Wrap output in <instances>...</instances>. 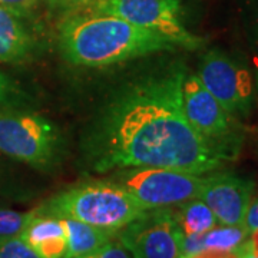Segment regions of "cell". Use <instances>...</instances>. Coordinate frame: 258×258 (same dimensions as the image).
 Listing matches in <instances>:
<instances>
[{
    "label": "cell",
    "instance_id": "obj_1",
    "mask_svg": "<svg viewBox=\"0 0 258 258\" xmlns=\"http://www.w3.org/2000/svg\"><path fill=\"white\" fill-rule=\"evenodd\" d=\"M185 75L182 64L172 63L123 85L112 96L85 142L95 172L158 166L207 175L227 164L185 116Z\"/></svg>",
    "mask_w": 258,
    "mask_h": 258
},
{
    "label": "cell",
    "instance_id": "obj_2",
    "mask_svg": "<svg viewBox=\"0 0 258 258\" xmlns=\"http://www.w3.org/2000/svg\"><path fill=\"white\" fill-rule=\"evenodd\" d=\"M175 47L165 37L123 19L92 12L66 19L59 30L60 53L78 66H111Z\"/></svg>",
    "mask_w": 258,
    "mask_h": 258
},
{
    "label": "cell",
    "instance_id": "obj_3",
    "mask_svg": "<svg viewBox=\"0 0 258 258\" xmlns=\"http://www.w3.org/2000/svg\"><path fill=\"white\" fill-rule=\"evenodd\" d=\"M145 211L120 185L111 179L68 188L35 210L40 215L71 218L116 232Z\"/></svg>",
    "mask_w": 258,
    "mask_h": 258
},
{
    "label": "cell",
    "instance_id": "obj_4",
    "mask_svg": "<svg viewBox=\"0 0 258 258\" xmlns=\"http://www.w3.org/2000/svg\"><path fill=\"white\" fill-rule=\"evenodd\" d=\"M182 105L185 116L198 135L210 144L227 162L235 161L240 155L245 128L212 96L198 78L185 75L182 82Z\"/></svg>",
    "mask_w": 258,
    "mask_h": 258
},
{
    "label": "cell",
    "instance_id": "obj_5",
    "mask_svg": "<svg viewBox=\"0 0 258 258\" xmlns=\"http://www.w3.org/2000/svg\"><path fill=\"white\" fill-rule=\"evenodd\" d=\"M111 181L120 185L144 210L174 208L200 198L205 176L184 171L141 166L118 169Z\"/></svg>",
    "mask_w": 258,
    "mask_h": 258
},
{
    "label": "cell",
    "instance_id": "obj_6",
    "mask_svg": "<svg viewBox=\"0 0 258 258\" xmlns=\"http://www.w3.org/2000/svg\"><path fill=\"white\" fill-rule=\"evenodd\" d=\"M89 10L123 19L165 37L176 47L197 50L204 45L203 37L185 26L179 0H95Z\"/></svg>",
    "mask_w": 258,
    "mask_h": 258
},
{
    "label": "cell",
    "instance_id": "obj_7",
    "mask_svg": "<svg viewBox=\"0 0 258 258\" xmlns=\"http://www.w3.org/2000/svg\"><path fill=\"white\" fill-rule=\"evenodd\" d=\"M0 152L35 168H49L59 157L60 135L50 120L32 113H0Z\"/></svg>",
    "mask_w": 258,
    "mask_h": 258
},
{
    "label": "cell",
    "instance_id": "obj_8",
    "mask_svg": "<svg viewBox=\"0 0 258 258\" xmlns=\"http://www.w3.org/2000/svg\"><path fill=\"white\" fill-rule=\"evenodd\" d=\"M198 78L234 118L248 119L254 106V82L248 69L222 50L211 49L201 57Z\"/></svg>",
    "mask_w": 258,
    "mask_h": 258
},
{
    "label": "cell",
    "instance_id": "obj_9",
    "mask_svg": "<svg viewBox=\"0 0 258 258\" xmlns=\"http://www.w3.org/2000/svg\"><path fill=\"white\" fill-rule=\"evenodd\" d=\"M132 258H181L184 234L172 208L148 210L116 232Z\"/></svg>",
    "mask_w": 258,
    "mask_h": 258
},
{
    "label": "cell",
    "instance_id": "obj_10",
    "mask_svg": "<svg viewBox=\"0 0 258 258\" xmlns=\"http://www.w3.org/2000/svg\"><path fill=\"white\" fill-rule=\"evenodd\" d=\"M255 184L248 178L220 172L205 176L200 198L214 212L221 225H244L245 212Z\"/></svg>",
    "mask_w": 258,
    "mask_h": 258
},
{
    "label": "cell",
    "instance_id": "obj_11",
    "mask_svg": "<svg viewBox=\"0 0 258 258\" xmlns=\"http://www.w3.org/2000/svg\"><path fill=\"white\" fill-rule=\"evenodd\" d=\"M40 258H63L68 237L63 220L40 215L33 211L32 218L19 235Z\"/></svg>",
    "mask_w": 258,
    "mask_h": 258
},
{
    "label": "cell",
    "instance_id": "obj_12",
    "mask_svg": "<svg viewBox=\"0 0 258 258\" xmlns=\"http://www.w3.org/2000/svg\"><path fill=\"white\" fill-rule=\"evenodd\" d=\"M62 220L68 237V247L63 258L82 257L116 238V231L98 228L71 218H62Z\"/></svg>",
    "mask_w": 258,
    "mask_h": 258
},
{
    "label": "cell",
    "instance_id": "obj_13",
    "mask_svg": "<svg viewBox=\"0 0 258 258\" xmlns=\"http://www.w3.org/2000/svg\"><path fill=\"white\" fill-rule=\"evenodd\" d=\"M30 50V37L15 12L0 6V60L16 62Z\"/></svg>",
    "mask_w": 258,
    "mask_h": 258
},
{
    "label": "cell",
    "instance_id": "obj_14",
    "mask_svg": "<svg viewBox=\"0 0 258 258\" xmlns=\"http://www.w3.org/2000/svg\"><path fill=\"white\" fill-rule=\"evenodd\" d=\"M184 235H200L218 225L211 208L201 198H194L172 208Z\"/></svg>",
    "mask_w": 258,
    "mask_h": 258
},
{
    "label": "cell",
    "instance_id": "obj_15",
    "mask_svg": "<svg viewBox=\"0 0 258 258\" xmlns=\"http://www.w3.org/2000/svg\"><path fill=\"white\" fill-rule=\"evenodd\" d=\"M249 231L245 225H215L210 231L201 234V247L215 251H235L247 240Z\"/></svg>",
    "mask_w": 258,
    "mask_h": 258
},
{
    "label": "cell",
    "instance_id": "obj_16",
    "mask_svg": "<svg viewBox=\"0 0 258 258\" xmlns=\"http://www.w3.org/2000/svg\"><path fill=\"white\" fill-rule=\"evenodd\" d=\"M238 13L249 46L258 53V0H238Z\"/></svg>",
    "mask_w": 258,
    "mask_h": 258
},
{
    "label": "cell",
    "instance_id": "obj_17",
    "mask_svg": "<svg viewBox=\"0 0 258 258\" xmlns=\"http://www.w3.org/2000/svg\"><path fill=\"white\" fill-rule=\"evenodd\" d=\"M33 211L18 212L0 208V238L18 237L32 218Z\"/></svg>",
    "mask_w": 258,
    "mask_h": 258
},
{
    "label": "cell",
    "instance_id": "obj_18",
    "mask_svg": "<svg viewBox=\"0 0 258 258\" xmlns=\"http://www.w3.org/2000/svg\"><path fill=\"white\" fill-rule=\"evenodd\" d=\"M0 258H40L20 237L0 238Z\"/></svg>",
    "mask_w": 258,
    "mask_h": 258
},
{
    "label": "cell",
    "instance_id": "obj_19",
    "mask_svg": "<svg viewBox=\"0 0 258 258\" xmlns=\"http://www.w3.org/2000/svg\"><path fill=\"white\" fill-rule=\"evenodd\" d=\"M76 258H132V255L129 254L128 249L122 245V242L118 238H113L96 251Z\"/></svg>",
    "mask_w": 258,
    "mask_h": 258
},
{
    "label": "cell",
    "instance_id": "obj_20",
    "mask_svg": "<svg viewBox=\"0 0 258 258\" xmlns=\"http://www.w3.org/2000/svg\"><path fill=\"white\" fill-rule=\"evenodd\" d=\"M245 228L251 231L258 230V195H252L251 201H249L248 208L245 212V220H244Z\"/></svg>",
    "mask_w": 258,
    "mask_h": 258
},
{
    "label": "cell",
    "instance_id": "obj_21",
    "mask_svg": "<svg viewBox=\"0 0 258 258\" xmlns=\"http://www.w3.org/2000/svg\"><path fill=\"white\" fill-rule=\"evenodd\" d=\"M37 3H39V0H0V6L12 10L15 13L32 9Z\"/></svg>",
    "mask_w": 258,
    "mask_h": 258
},
{
    "label": "cell",
    "instance_id": "obj_22",
    "mask_svg": "<svg viewBox=\"0 0 258 258\" xmlns=\"http://www.w3.org/2000/svg\"><path fill=\"white\" fill-rule=\"evenodd\" d=\"M237 252H248L252 255H258V230L251 231L247 237V240L244 241V244L240 248L235 249Z\"/></svg>",
    "mask_w": 258,
    "mask_h": 258
},
{
    "label": "cell",
    "instance_id": "obj_23",
    "mask_svg": "<svg viewBox=\"0 0 258 258\" xmlns=\"http://www.w3.org/2000/svg\"><path fill=\"white\" fill-rule=\"evenodd\" d=\"M188 258H240L237 251H215V249H205L195 255Z\"/></svg>",
    "mask_w": 258,
    "mask_h": 258
},
{
    "label": "cell",
    "instance_id": "obj_24",
    "mask_svg": "<svg viewBox=\"0 0 258 258\" xmlns=\"http://www.w3.org/2000/svg\"><path fill=\"white\" fill-rule=\"evenodd\" d=\"M10 92V82L9 79L3 74H0V103L6 101Z\"/></svg>",
    "mask_w": 258,
    "mask_h": 258
},
{
    "label": "cell",
    "instance_id": "obj_25",
    "mask_svg": "<svg viewBox=\"0 0 258 258\" xmlns=\"http://www.w3.org/2000/svg\"><path fill=\"white\" fill-rule=\"evenodd\" d=\"M59 3H63V5H69V6H78V5H86V3H92L95 0H57Z\"/></svg>",
    "mask_w": 258,
    "mask_h": 258
},
{
    "label": "cell",
    "instance_id": "obj_26",
    "mask_svg": "<svg viewBox=\"0 0 258 258\" xmlns=\"http://www.w3.org/2000/svg\"><path fill=\"white\" fill-rule=\"evenodd\" d=\"M240 258H258V255H252V254H248V252H237Z\"/></svg>",
    "mask_w": 258,
    "mask_h": 258
},
{
    "label": "cell",
    "instance_id": "obj_27",
    "mask_svg": "<svg viewBox=\"0 0 258 258\" xmlns=\"http://www.w3.org/2000/svg\"><path fill=\"white\" fill-rule=\"evenodd\" d=\"M255 89H257V93H258V69H257V72H255Z\"/></svg>",
    "mask_w": 258,
    "mask_h": 258
}]
</instances>
